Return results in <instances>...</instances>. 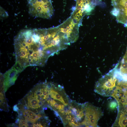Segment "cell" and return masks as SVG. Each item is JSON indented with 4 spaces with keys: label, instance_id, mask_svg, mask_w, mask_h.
I'll list each match as a JSON object with an SVG mask.
<instances>
[{
    "label": "cell",
    "instance_id": "6da1fadb",
    "mask_svg": "<svg viewBox=\"0 0 127 127\" xmlns=\"http://www.w3.org/2000/svg\"><path fill=\"white\" fill-rule=\"evenodd\" d=\"M45 29H25L15 37L14 66L21 71L30 66H43L55 55L52 43Z\"/></svg>",
    "mask_w": 127,
    "mask_h": 127
},
{
    "label": "cell",
    "instance_id": "7a4b0ae2",
    "mask_svg": "<svg viewBox=\"0 0 127 127\" xmlns=\"http://www.w3.org/2000/svg\"><path fill=\"white\" fill-rule=\"evenodd\" d=\"M117 80L113 74H107L96 83L94 91L103 96H110L117 85Z\"/></svg>",
    "mask_w": 127,
    "mask_h": 127
},
{
    "label": "cell",
    "instance_id": "3957f363",
    "mask_svg": "<svg viewBox=\"0 0 127 127\" xmlns=\"http://www.w3.org/2000/svg\"><path fill=\"white\" fill-rule=\"evenodd\" d=\"M85 103V117L83 125L86 127H97L98 121L103 115V112L99 107L87 102Z\"/></svg>",
    "mask_w": 127,
    "mask_h": 127
},
{
    "label": "cell",
    "instance_id": "277c9868",
    "mask_svg": "<svg viewBox=\"0 0 127 127\" xmlns=\"http://www.w3.org/2000/svg\"><path fill=\"white\" fill-rule=\"evenodd\" d=\"M113 8L111 13L119 23L127 25V0H111Z\"/></svg>",
    "mask_w": 127,
    "mask_h": 127
},
{
    "label": "cell",
    "instance_id": "5b68a950",
    "mask_svg": "<svg viewBox=\"0 0 127 127\" xmlns=\"http://www.w3.org/2000/svg\"><path fill=\"white\" fill-rule=\"evenodd\" d=\"M111 96L116 100L118 107L127 105V86L118 82Z\"/></svg>",
    "mask_w": 127,
    "mask_h": 127
},
{
    "label": "cell",
    "instance_id": "8992f818",
    "mask_svg": "<svg viewBox=\"0 0 127 127\" xmlns=\"http://www.w3.org/2000/svg\"><path fill=\"white\" fill-rule=\"evenodd\" d=\"M20 73L14 66L4 74V85L5 92L7 91L8 88L14 84Z\"/></svg>",
    "mask_w": 127,
    "mask_h": 127
},
{
    "label": "cell",
    "instance_id": "52a82bcc",
    "mask_svg": "<svg viewBox=\"0 0 127 127\" xmlns=\"http://www.w3.org/2000/svg\"><path fill=\"white\" fill-rule=\"evenodd\" d=\"M127 126V115L123 112H119L118 116L113 127H126Z\"/></svg>",
    "mask_w": 127,
    "mask_h": 127
},
{
    "label": "cell",
    "instance_id": "ba28073f",
    "mask_svg": "<svg viewBox=\"0 0 127 127\" xmlns=\"http://www.w3.org/2000/svg\"><path fill=\"white\" fill-rule=\"evenodd\" d=\"M119 71L122 74L127 75V51L121 62Z\"/></svg>",
    "mask_w": 127,
    "mask_h": 127
},
{
    "label": "cell",
    "instance_id": "9c48e42d",
    "mask_svg": "<svg viewBox=\"0 0 127 127\" xmlns=\"http://www.w3.org/2000/svg\"><path fill=\"white\" fill-rule=\"evenodd\" d=\"M50 93L52 98L60 101L65 106L67 105L68 104L65 102L62 97L57 92L52 89L50 90Z\"/></svg>",
    "mask_w": 127,
    "mask_h": 127
},
{
    "label": "cell",
    "instance_id": "30bf717a",
    "mask_svg": "<svg viewBox=\"0 0 127 127\" xmlns=\"http://www.w3.org/2000/svg\"><path fill=\"white\" fill-rule=\"evenodd\" d=\"M118 105L117 102L113 101H111L109 104V106L110 108L111 109H114L116 108Z\"/></svg>",
    "mask_w": 127,
    "mask_h": 127
},
{
    "label": "cell",
    "instance_id": "8fae6325",
    "mask_svg": "<svg viewBox=\"0 0 127 127\" xmlns=\"http://www.w3.org/2000/svg\"><path fill=\"white\" fill-rule=\"evenodd\" d=\"M17 112L18 115V117L20 118L23 119V112L22 110L20 109H19Z\"/></svg>",
    "mask_w": 127,
    "mask_h": 127
},
{
    "label": "cell",
    "instance_id": "7c38bea8",
    "mask_svg": "<svg viewBox=\"0 0 127 127\" xmlns=\"http://www.w3.org/2000/svg\"><path fill=\"white\" fill-rule=\"evenodd\" d=\"M47 86L48 88L50 90L52 89L53 84L51 82H47Z\"/></svg>",
    "mask_w": 127,
    "mask_h": 127
},
{
    "label": "cell",
    "instance_id": "4fadbf2b",
    "mask_svg": "<svg viewBox=\"0 0 127 127\" xmlns=\"http://www.w3.org/2000/svg\"><path fill=\"white\" fill-rule=\"evenodd\" d=\"M13 110L16 112H18L19 111V109L17 106V105L16 104L14 105L13 107Z\"/></svg>",
    "mask_w": 127,
    "mask_h": 127
},
{
    "label": "cell",
    "instance_id": "5bb4252c",
    "mask_svg": "<svg viewBox=\"0 0 127 127\" xmlns=\"http://www.w3.org/2000/svg\"><path fill=\"white\" fill-rule=\"evenodd\" d=\"M81 111V110L79 111L78 110H77L75 112V114L76 116H79L80 114Z\"/></svg>",
    "mask_w": 127,
    "mask_h": 127
},
{
    "label": "cell",
    "instance_id": "9a60e30c",
    "mask_svg": "<svg viewBox=\"0 0 127 127\" xmlns=\"http://www.w3.org/2000/svg\"><path fill=\"white\" fill-rule=\"evenodd\" d=\"M28 114L29 116L31 117L32 115L35 114V113L33 112L30 110V111L28 113Z\"/></svg>",
    "mask_w": 127,
    "mask_h": 127
},
{
    "label": "cell",
    "instance_id": "2e32d148",
    "mask_svg": "<svg viewBox=\"0 0 127 127\" xmlns=\"http://www.w3.org/2000/svg\"><path fill=\"white\" fill-rule=\"evenodd\" d=\"M44 104L43 103L42 101H40L38 103V105L39 106V107H40L42 106Z\"/></svg>",
    "mask_w": 127,
    "mask_h": 127
},
{
    "label": "cell",
    "instance_id": "e0dca14e",
    "mask_svg": "<svg viewBox=\"0 0 127 127\" xmlns=\"http://www.w3.org/2000/svg\"><path fill=\"white\" fill-rule=\"evenodd\" d=\"M75 118L73 117H72L70 119L71 122L72 123H74L75 121Z\"/></svg>",
    "mask_w": 127,
    "mask_h": 127
},
{
    "label": "cell",
    "instance_id": "ac0fdd59",
    "mask_svg": "<svg viewBox=\"0 0 127 127\" xmlns=\"http://www.w3.org/2000/svg\"><path fill=\"white\" fill-rule=\"evenodd\" d=\"M41 91L39 90H36L35 92L36 93L37 95H40Z\"/></svg>",
    "mask_w": 127,
    "mask_h": 127
},
{
    "label": "cell",
    "instance_id": "d6986e66",
    "mask_svg": "<svg viewBox=\"0 0 127 127\" xmlns=\"http://www.w3.org/2000/svg\"><path fill=\"white\" fill-rule=\"evenodd\" d=\"M22 120L21 119H20L19 125V127H22L23 125L22 122Z\"/></svg>",
    "mask_w": 127,
    "mask_h": 127
},
{
    "label": "cell",
    "instance_id": "ffe728a7",
    "mask_svg": "<svg viewBox=\"0 0 127 127\" xmlns=\"http://www.w3.org/2000/svg\"><path fill=\"white\" fill-rule=\"evenodd\" d=\"M71 115H67L66 117V119L68 120L70 119L71 118Z\"/></svg>",
    "mask_w": 127,
    "mask_h": 127
},
{
    "label": "cell",
    "instance_id": "44dd1931",
    "mask_svg": "<svg viewBox=\"0 0 127 127\" xmlns=\"http://www.w3.org/2000/svg\"><path fill=\"white\" fill-rule=\"evenodd\" d=\"M20 120L19 118L17 119L16 120L15 123L17 124L19 123Z\"/></svg>",
    "mask_w": 127,
    "mask_h": 127
},
{
    "label": "cell",
    "instance_id": "7402d4cb",
    "mask_svg": "<svg viewBox=\"0 0 127 127\" xmlns=\"http://www.w3.org/2000/svg\"><path fill=\"white\" fill-rule=\"evenodd\" d=\"M125 107L124 113L127 115V105L125 106Z\"/></svg>",
    "mask_w": 127,
    "mask_h": 127
},
{
    "label": "cell",
    "instance_id": "603a6c76",
    "mask_svg": "<svg viewBox=\"0 0 127 127\" xmlns=\"http://www.w3.org/2000/svg\"><path fill=\"white\" fill-rule=\"evenodd\" d=\"M41 97L43 99H45V96L43 94L40 95Z\"/></svg>",
    "mask_w": 127,
    "mask_h": 127
},
{
    "label": "cell",
    "instance_id": "cb8c5ba5",
    "mask_svg": "<svg viewBox=\"0 0 127 127\" xmlns=\"http://www.w3.org/2000/svg\"><path fill=\"white\" fill-rule=\"evenodd\" d=\"M72 109L73 111L74 112H75L77 110L76 108H74L73 107L72 108Z\"/></svg>",
    "mask_w": 127,
    "mask_h": 127
},
{
    "label": "cell",
    "instance_id": "d4e9b609",
    "mask_svg": "<svg viewBox=\"0 0 127 127\" xmlns=\"http://www.w3.org/2000/svg\"><path fill=\"white\" fill-rule=\"evenodd\" d=\"M44 119L46 120H48V117L46 116H44Z\"/></svg>",
    "mask_w": 127,
    "mask_h": 127
},
{
    "label": "cell",
    "instance_id": "484cf974",
    "mask_svg": "<svg viewBox=\"0 0 127 127\" xmlns=\"http://www.w3.org/2000/svg\"><path fill=\"white\" fill-rule=\"evenodd\" d=\"M22 127H27V125H26L23 124L22 126Z\"/></svg>",
    "mask_w": 127,
    "mask_h": 127
}]
</instances>
